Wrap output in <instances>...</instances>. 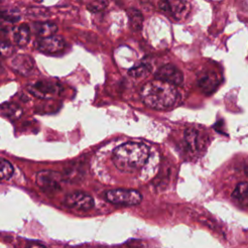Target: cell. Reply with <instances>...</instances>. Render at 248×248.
<instances>
[{
    "label": "cell",
    "instance_id": "obj_1",
    "mask_svg": "<svg viewBox=\"0 0 248 248\" xmlns=\"http://www.w3.org/2000/svg\"><path fill=\"white\" fill-rule=\"evenodd\" d=\"M140 94L144 105L160 110L174 107L179 100V93L174 85L156 78L146 82Z\"/></svg>",
    "mask_w": 248,
    "mask_h": 248
},
{
    "label": "cell",
    "instance_id": "obj_2",
    "mask_svg": "<svg viewBox=\"0 0 248 248\" xmlns=\"http://www.w3.org/2000/svg\"><path fill=\"white\" fill-rule=\"evenodd\" d=\"M149 148L140 142H126L112 151V162L121 171L132 172L145 165Z\"/></svg>",
    "mask_w": 248,
    "mask_h": 248
},
{
    "label": "cell",
    "instance_id": "obj_3",
    "mask_svg": "<svg viewBox=\"0 0 248 248\" xmlns=\"http://www.w3.org/2000/svg\"><path fill=\"white\" fill-rule=\"evenodd\" d=\"M106 199L113 204L132 206L139 204L141 202L142 197L137 190L120 188L108 190L106 193Z\"/></svg>",
    "mask_w": 248,
    "mask_h": 248
},
{
    "label": "cell",
    "instance_id": "obj_4",
    "mask_svg": "<svg viewBox=\"0 0 248 248\" xmlns=\"http://www.w3.org/2000/svg\"><path fill=\"white\" fill-rule=\"evenodd\" d=\"M63 203L69 208L87 211L93 207L94 200L88 194L77 191L65 196Z\"/></svg>",
    "mask_w": 248,
    "mask_h": 248
},
{
    "label": "cell",
    "instance_id": "obj_5",
    "mask_svg": "<svg viewBox=\"0 0 248 248\" xmlns=\"http://www.w3.org/2000/svg\"><path fill=\"white\" fill-rule=\"evenodd\" d=\"M62 182L61 173L46 170L37 172L36 183L44 191H55L60 189V184Z\"/></svg>",
    "mask_w": 248,
    "mask_h": 248
},
{
    "label": "cell",
    "instance_id": "obj_6",
    "mask_svg": "<svg viewBox=\"0 0 248 248\" xmlns=\"http://www.w3.org/2000/svg\"><path fill=\"white\" fill-rule=\"evenodd\" d=\"M159 8L176 19L186 16L189 12V4L185 0H161Z\"/></svg>",
    "mask_w": 248,
    "mask_h": 248
},
{
    "label": "cell",
    "instance_id": "obj_7",
    "mask_svg": "<svg viewBox=\"0 0 248 248\" xmlns=\"http://www.w3.org/2000/svg\"><path fill=\"white\" fill-rule=\"evenodd\" d=\"M155 78L166 81L172 85H179L183 81L182 72L173 65H165L157 70L155 73Z\"/></svg>",
    "mask_w": 248,
    "mask_h": 248
},
{
    "label": "cell",
    "instance_id": "obj_8",
    "mask_svg": "<svg viewBox=\"0 0 248 248\" xmlns=\"http://www.w3.org/2000/svg\"><path fill=\"white\" fill-rule=\"evenodd\" d=\"M28 91L42 99H49L58 93V86L50 81L41 80L28 86Z\"/></svg>",
    "mask_w": 248,
    "mask_h": 248
},
{
    "label": "cell",
    "instance_id": "obj_9",
    "mask_svg": "<svg viewBox=\"0 0 248 248\" xmlns=\"http://www.w3.org/2000/svg\"><path fill=\"white\" fill-rule=\"evenodd\" d=\"M65 47V41L61 36H48L42 38L38 44L37 48L45 53H56Z\"/></svg>",
    "mask_w": 248,
    "mask_h": 248
},
{
    "label": "cell",
    "instance_id": "obj_10",
    "mask_svg": "<svg viewBox=\"0 0 248 248\" xmlns=\"http://www.w3.org/2000/svg\"><path fill=\"white\" fill-rule=\"evenodd\" d=\"M11 66L16 72L21 75H29L30 72L33 71L34 62L30 56L25 54H19L13 58Z\"/></svg>",
    "mask_w": 248,
    "mask_h": 248
},
{
    "label": "cell",
    "instance_id": "obj_11",
    "mask_svg": "<svg viewBox=\"0 0 248 248\" xmlns=\"http://www.w3.org/2000/svg\"><path fill=\"white\" fill-rule=\"evenodd\" d=\"M30 28L27 24H21L19 26H16L14 29L13 37L15 43L19 46H24L28 44L30 40Z\"/></svg>",
    "mask_w": 248,
    "mask_h": 248
},
{
    "label": "cell",
    "instance_id": "obj_12",
    "mask_svg": "<svg viewBox=\"0 0 248 248\" xmlns=\"http://www.w3.org/2000/svg\"><path fill=\"white\" fill-rule=\"evenodd\" d=\"M218 83V78L212 74L204 75L199 79V86L206 94H211L217 88Z\"/></svg>",
    "mask_w": 248,
    "mask_h": 248
},
{
    "label": "cell",
    "instance_id": "obj_13",
    "mask_svg": "<svg viewBox=\"0 0 248 248\" xmlns=\"http://www.w3.org/2000/svg\"><path fill=\"white\" fill-rule=\"evenodd\" d=\"M33 28L36 34L42 38L52 36L57 31V25L51 22H43V23L38 22L33 24Z\"/></svg>",
    "mask_w": 248,
    "mask_h": 248
},
{
    "label": "cell",
    "instance_id": "obj_14",
    "mask_svg": "<svg viewBox=\"0 0 248 248\" xmlns=\"http://www.w3.org/2000/svg\"><path fill=\"white\" fill-rule=\"evenodd\" d=\"M127 14L129 16L131 27L135 31H140L142 27V22H143V16L141 13L136 9H129L127 11Z\"/></svg>",
    "mask_w": 248,
    "mask_h": 248
},
{
    "label": "cell",
    "instance_id": "obj_15",
    "mask_svg": "<svg viewBox=\"0 0 248 248\" xmlns=\"http://www.w3.org/2000/svg\"><path fill=\"white\" fill-rule=\"evenodd\" d=\"M1 110L4 113V115H6L7 117H9L10 119H17L18 117L21 116L22 114V109L20 107H18L16 104H3L1 106Z\"/></svg>",
    "mask_w": 248,
    "mask_h": 248
},
{
    "label": "cell",
    "instance_id": "obj_16",
    "mask_svg": "<svg viewBox=\"0 0 248 248\" xmlns=\"http://www.w3.org/2000/svg\"><path fill=\"white\" fill-rule=\"evenodd\" d=\"M232 197L236 201H243L248 198V182H239L232 191Z\"/></svg>",
    "mask_w": 248,
    "mask_h": 248
},
{
    "label": "cell",
    "instance_id": "obj_17",
    "mask_svg": "<svg viewBox=\"0 0 248 248\" xmlns=\"http://www.w3.org/2000/svg\"><path fill=\"white\" fill-rule=\"evenodd\" d=\"M151 70V67L146 63H141L138 66H135L129 70V75L133 78H140L147 76Z\"/></svg>",
    "mask_w": 248,
    "mask_h": 248
},
{
    "label": "cell",
    "instance_id": "obj_18",
    "mask_svg": "<svg viewBox=\"0 0 248 248\" xmlns=\"http://www.w3.org/2000/svg\"><path fill=\"white\" fill-rule=\"evenodd\" d=\"M14 173L13 165L6 159L0 158V179L7 180L12 177Z\"/></svg>",
    "mask_w": 248,
    "mask_h": 248
},
{
    "label": "cell",
    "instance_id": "obj_19",
    "mask_svg": "<svg viewBox=\"0 0 248 248\" xmlns=\"http://www.w3.org/2000/svg\"><path fill=\"white\" fill-rule=\"evenodd\" d=\"M197 139H198V134L195 130L193 129H188L185 131V141L186 144L189 148L192 150H195L197 147Z\"/></svg>",
    "mask_w": 248,
    "mask_h": 248
},
{
    "label": "cell",
    "instance_id": "obj_20",
    "mask_svg": "<svg viewBox=\"0 0 248 248\" xmlns=\"http://www.w3.org/2000/svg\"><path fill=\"white\" fill-rule=\"evenodd\" d=\"M13 51L14 48L10 44L0 41V57H9Z\"/></svg>",
    "mask_w": 248,
    "mask_h": 248
},
{
    "label": "cell",
    "instance_id": "obj_21",
    "mask_svg": "<svg viewBox=\"0 0 248 248\" xmlns=\"http://www.w3.org/2000/svg\"><path fill=\"white\" fill-rule=\"evenodd\" d=\"M26 248H46V246H44V245H41V244L32 243V244H29Z\"/></svg>",
    "mask_w": 248,
    "mask_h": 248
},
{
    "label": "cell",
    "instance_id": "obj_22",
    "mask_svg": "<svg viewBox=\"0 0 248 248\" xmlns=\"http://www.w3.org/2000/svg\"><path fill=\"white\" fill-rule=\"evenodd\" d=\"M3 70H4V69H3V67H2V65H1V63H0V74L3 72Z\"/></svg>",
    "mask_w": 248,
    "mask_h": 248
},
{
    "label": "cell",
    "instance_id": "obj_23",
    "mask_svg": "<svg viewBox=\"0 0 248 248\" xmlns=\"http://www.w3.org/2000/svg\"><path fill=\"white\" fill-rule=\"evenodd\" d=\"M0 1H1V0H0Z\"/></svg>",
    "mask_w": 248,
    "mask_h": 248
}]
</instances>
